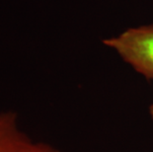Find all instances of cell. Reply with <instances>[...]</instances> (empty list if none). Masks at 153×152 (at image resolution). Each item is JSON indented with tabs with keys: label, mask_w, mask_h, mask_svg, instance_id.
I'll return each mask as SVG.
<instances>
[{
	"label": "cell",
	"mask_w": 153,
	"mask_h": 152,
	"mask_svg": "<svg viewBox=\"0 0 153 152\" xmlns=\"http://www.w3.org/2000/svg\"><path fill=\"white\" fill-rule=\"evenodd\" d=\"M104 44L137 73L153 80V25L128 29L117 37L104 40Z\"/></svg>",
	"instance_id": "6da1fadb"
},
{
	"label": "cell",
	"mask_w": 153,
	"mask_h": 152,
	"mask_svg": "<svg viewBox=\"0 0 153 152\" xmlns=\"http://www.w3.org/2000/svg\"><path fill=\"white\" fill-rule=\"evenodd\" d=\"M0 152H59L47 142L35 140L19 125L14 112L0 113Z\"/></svg>",
	"instance_id": "7a4b0ae2"
},
{
	"label": "cell",
	"mask_w": 153,
	"mask_h": 152,
	"mask_svg": "<svg viewBox=\"0 0 153 152\" xmlns=\"http://www.w3.org/2000/svg\"><path fill=\"white\" fill-rule=\"evenodd\" d=\"M149 114H150V117L153 119V104L150 106V108H149Z\"/></svg>",
	"instance_id": "3957f363"
}]
</instances>
